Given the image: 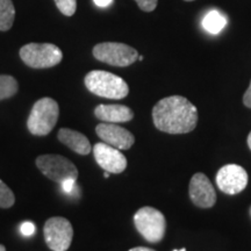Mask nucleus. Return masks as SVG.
<instances>
[{"label":"nucleus","instance_id":"obj_20","mask_svg":"<svg viewBox=\"0 0 251 251\" xmlns=\"http://www.w3.org/2000/svg\"><path fill=\"white\" fill-rule=\"evenodd\" d=\"M139 7L144 12H152L156 8L158 0H135Z\"/></svg>","mask_w":251,"mask_h":251},{"label":"nucleus","instance_id":"obj_4","mask_svg":"<svg viewBox=\"0 0 251 251\" xmlns=\"http://www.w3.org/2000/svg\"><path fill=\"white\" fill-rule=\"evenodd\" d=\"M137 231L150 243L161 242L165 235L166 221L164 215L153 207H142L134 215Z\"/></svg>","mask_w":251,"mask_h":251},{"label":"nucleus","instance_id":"obj_6","mask_svg":"<svg viewBox=\"0 0 251 251\" xmlns=\"http://www.w3.org/2000/svg\"><path fill=\"white\" fill-rule=\"evenodd\" d=\"M93 56L113 67H128L139 59V54L134 48L117 42L99 43L93 48Z\"/></svg>","mask_w":251,"mask_h":251},{"label":"nucleus","instance_id":"obj_24","mask_svg":"<svg viewBox=\"0 0 251 251\" xmlns=\"http://www.w3.org/2000/svg\"><path fill=\"white\" fill-rule=\"evenodd\" d=\"M93 2L100 8H106L112 5L113 0H93Z\"/></svg>","mask_w":251,"mask_h":251},{"label":"nucleus","instance_id":"obj_16","mask_svg":"<svg viewBox=\"0 0 251 251\" xmlns=\"http://www.w3.org/2000/svg\"><path fill=\"white\" fill-rule=\"evenodd\" d=\"M14 19L15 8L12 0H0V31L11 29Z\"/></svg>","mask_w":251,"mask_h":251},{"label":"nucleus","instance_id":"obj_15","mask_svg":"<svg viewBox=\"0 0 251 251\" xmlns=\"http://www.w3.org/2000/svg\"><path fill=\"white\" fill-rule=\"evenodd\" d=\"M227 25V19L218 9H212L202 19V27L209 34L216 35L221 33Z\"/></svg>","mask_w":251,"mask_h":251},{"label":"nucleus","instance_id":"obj_9","mask_svg":"<svg viewBox=\"0 0 251 251\" xmlns=\"http://www.w3.org/2000/svg\"><path fill=\"white\" fill-rule=\"evenodd\" d=\"M216 184L222 192L234 196L247 187L248 174L242 166L227 164L222 166L216 175Z\"/></svg>","mask_w":251,"mask_h":251},{"label":"nucleus","instance_id":"obj_23","mask_svg":"<svg viewBox=\"0 0 251 251\" xmlns=\"http://www.w3.org/2000/svg\"><path fill=\"white\" fill-rule=\"evenodd\" d=\"M243 102H244V105H246L248 108H251V81H250L249 89H248L247 92L244 93Z\"/></svg>","mask_w":251,"mask_h":251},{"label":"nucleus","instance_id":"obj_17","mask_svg":"<svg viewBox=\"0 0 251 251\" xmlns=\"http://www.w3.org/2000/svg\"><path fill=\"white\" fill-rule=\"evenodd\" d=\"M18 81L8 75L0 76V100L8 99L18 92Z\"/></svg>","mask_w":251,"mask_h":251},{"label":"nucleus","instance_id":"obj_29","mask_svg":"<svg viewBox=\"0 0 251 251\" xmlns=\"http://www.w3.org/2000/svg\"><path fill=\"white\" fill-rule=\"evenodd\" d=\"M139 61H141V62L143 61V56H139Z\"/></svg>","mask_w":251,"mask_h":251},{"label":"nucleus","instance_id":"obj_26","mask_svg":"<svg viewBox=\"0 0 251 251\" xmlns=\"http://www.w3.org/2000/svg\"><path fill=\"white\" fill-rule=\"evenodd\" d=\"M248 146H249V148L251 150V131H250L249 136H248Z\"/></svg>","mask_w":251,"mask_h":251},{"label":"nucleus","instance_id":"obj_14","mask_svg":"<svg viewBox=\"0 0 251 251\" xmlns=\"http://www.w3.org/2000/svg\"><path fill=\"white\" fill-rule=\"evenodd\" d=\"M57 137L63 144H65L79 155H89L92 150L90 141L87 140L85 135L79 133V131L69 129V128H62L58 130Z\"/></svg>","mask_w":251,"mask_h":251},{"label":"nucleus","instance_id":"obj_2","mask_svg":"<svg viewBox=\"0 0 251 251\" xmlns=\"http://www.w3.org/2000/svg\"><path fill=\"white\" fill-rule=\"evenodd\" d=\"M85 86L90 92L107 99H124L129 93L128 84L117 75L94 70L86 75Z\"/></svg>","mask_w":251,"mask_h":251},{"label":"nucleus","instance_id":"obj_8","mask_svg":"<svg viewBox=\"0 0 251 251\" xmlns=\"http://www.w3.org/2000/svg\"><path fill=\"white\" fill-rule=\"evenodd\" d=\"M45 240L52 251H67L74 238V228L70 221L61 216L50 218L45 225Z\"/></svg>","mask_w":251,"mask_h":251},{"label":"nucleus","instance_id":"obj_11","mask_svg":"<svg viewBox=\"0 0 251 251\" xmlns=\"http://www.w3.org/2000/svg\"><path fill=\"white\" fill-rule=\"evenodd\" d=\"M190 198L200 208H211L216 202V192L211 180L203 174H196L190 181Z\"/></svg>","mask_w":251,"mask_h":251},{"label":"nucleus","instance_id":"obj_25","mask_svg":"<svg viewBox=\"0 0 251 251\" xmlns=\"http://www.w3.org/2000/svg\"><path fill=\"white\" fill-rule=\"evenodd\" d=\"M129 251H155L153 249H150V248H146V247H136L130 249Z\"/></svg>","mask_w":251,"mask_h":251},{"label":"nucleus","instance_id":"obj_10","mask_svg":"<svg viewBox=\"0 0 251 251\" xmlns=\"http://www.w3.org/2000/svg\"><path fill=\"white\" fill-rule=\"evenodd\" d=\"M93 155L100 168L109 174H121L127 168V158L124 153L105 142L93 147Z\"/></svg>","mask_w":251,"mask_h":251},{"label":"nucleus","instance_id":"obj_21","mask_svg":"<svg viewBox=\"0 0 251 251\" xmlns=\"http://www.w3.org/2000/svg\"><path fill=\"white\" fill-rule=\"evenodd\" d=\"M35 231H36V227L33 222L26 221L24 222V224H21L20 226V233L26 237L33 236V235L35 234Z\"/></svg>","mask_w":251,"mask_h":251},{"label":"nucleus","instance_id":"obj_7","mask_svg":"<svg viewBox=\"0 0 251 251\" xmlns=\"http://www.w3.org/2000/svg\"><path fill=\"white\" fill-rule=\"evenodd\" d=\"M36 165L41 172L56 183H63L69 178L77 179L76 165L67 157L61 155H42L36 158Z\"/></svg>","mask_w":251,"mask_h":251},{"label":"nucleus","instance_id":"obj_13","mask_svg":"<svg viewBox=\"0 0 251 251\" xmlns=\"http://www.w3.org/2000/svg\"><path fill=\"white\" fill-rule=\"evenodd\" d=\"M94 115L102 122L109 124H120L128 122L134 118V113L129 107L125 105H99L94 109Z\"/></svg>","mask_w":251,"mask_h":251},{"label":"nucleus","instance_id":"obj_30","mask_svg":"<svg viewBox=\"0 0 251 251\" xmlns=\"http://www.w3.org/2000/svg\"><path fill=\"white\" fill-rule=\"evenodd\" d=\"M174 251H186V249H185V248H183V249H180V250H174Z\"/></svg>","mask_w":251,"mask_h":251},{"label":"nucleus","instance_id":"obj_28","mask_svg":"<svg viewBox=\"0 0 251 251\" xmlns=\"http://www.w3.org/2000/svg\"><path fill=\"white\" fill-rule=\"evenodd\" d=\"M0 251H6V248L2 244H0Z\"/></svg>","mask_w":251,"mask_h":251},{"label":"nucleus","instance_id":"obj_27","mask_svg":"<svg viewBox=\"0 0 251 251\" xmlns=\"http://www.w3.org/2000/svg\"><path fill=\"white\" fill-rule=\"evenodd\" d=\"M103 177H105V178H108V177H109V172L105 171V174H103Z\"/></svg>","mask_w":251,"mask_h":251},{"label":"nucleus","instance_id":"obj_31","mask_svg":"<svg viewBox=\"0 0 251 251\" xmlns=\"http://www.w3.org/2000/svg\"><path fill=\"white\" fill-rule=\"evenodd\" d=\"M185 1H193V0H185Z\"/></svg>","mask_w":251,"mask_h":251},{"label":"nucleus","instance_id":"obj_5","mask_svg":"<svg viewBox=\"0 0 251 251\" xmlns=\"http://www.w3.org/2000/svg\"><path fill=\"white\" fill-rule=\"evenodd\" d=\"M20 57L28 67L47 69L61 63L63 52L51 43H29L20 49Z\"/></svg>","mask_w":251,"mask_h":251},{"label":"nucleus","instance_id":"obj_32","mask_svg":"<svg viewBox=\"0 0 251 251\" xmlns=\"http://www.w3.org/2000/svg\"><path fill=\"white\" fill-rule=\"evenodd\" d=\"M249 212H250V216H251V207H250V211Z\"/></svg>","mask_w":251,"mask_h":251},{"label":"nucleus","instance_id":"obj_1","mask_svg":"<svg viewBox=\"0 0 251 251\" xmlns=\"http://www.w3.org/2000/svg\"><path fill=\"white\" fill-rule=\"evenodd\" d=\"M152 120L157 129L168 134H186L197 127L198 109L181 96L159 100L152 108Z\"/></svg>","mask_w":251,"mask_h":251},{"label":"nucleus","instance_id":"obj_12","mask_svg":"<svg viewBox=\"0 0 251 251\" xmlns=\"http://www.w3.org/2000/svg\"><path fill=\"white\" fill-rule=\"evenodd\" d=\"M96 133L102 142L109 144L119 150H128L135 142L134 135L121 126L114 124H99L96 128Z\"/></svg>","mask_w":251,"mask_h":251},{"label":"nucleus","instance_id":"obj_18","mask_svg":"<svg viewBox=\"0 0 251 251\" xmlns=\"http://www.w3.org/2000/svg\"><path fill=\"white\" fill-rule=\"evenodd\" d=\"M15 197L12 190L0 179V207L1 208H9L14 205Z\"/></svg>","mask_w":251,"mask_h":251},{"label":"nucleus","instance_id":"obj_19","mask_svg":"<svg viewBox=\"0 0 251 251\" xmlns=\"http://www.w3.org/2000/svg\"><path fill=\"white\" fill-rule=\"evenodd\" d=\"M55 4L62 14L72 17L76 13L77 0H55Z\"/></svg>","mask_w":251,"mask_h":251},{"label":"nucleus","instance_id":"obj_3","mask_svg":"<svg viewBox=\"0 0 251 251\" xmlns=\"http://www.w3.org/2000/svg\"><path fill=\"white\" fill-rule=\"evenodd\" d=\"M59 115L58 103L51 98H42L34 103L27 121V127L33 135L45 136L55 128Z\"/></svg>","mask_w":251,"mask_h":251},{"label":"nucleus","instance_id":"obj_22","mask_svg":"<svg viewBox=\"0 0 251 251\" xmlns=\"http://www.w3.org/2000/svg\"><path fill=\"white\" fill-rule=\"evenodd\" d=\"M61 186H62V190L63 192H65L67 194H72L74 193V191L76 190V179H74V178H69V179L64 180L63 183H61Z\"/></svg>","mask_w":251,"mask_h":251}]
</instances>
